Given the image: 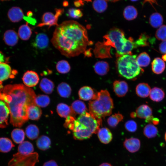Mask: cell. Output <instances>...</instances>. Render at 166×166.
<instances>
[{
  "mask_svg": "<svg viewBox=\"0 0 166 166\" xmlns=\"http://www.w3.org/2000/svg\"><path fill=\"white\" fill-rule=\"evenodd\" d=\"M51 42L62 55L68 57L85 52L90 44L85 28L73 20L64 21L56 26Z\"/></svg>",
  "mask_w": 166,
  "mask_h": 166,
  "instance_id": "6da1fadb",
  "label": "cell"
},
{
  "mask_svg": "<svg viewBox=\"0 0 166 166\" xmlns=\"http://www.w3.org/2000/svg\"><path fill=\"white\" fill-rule=\"evenodd\" d=\"M36 97L32 89L22 84L8 85L4 87L0 100L7 105L10 122L13 126L20 127L28 121V109L30 105L35 104Z\"/></svg>",
  "mask_w": 166,
  "mask_h": 166,
  "instance_id": "7a4b0ae2",
  "label": "cell"
},
{
  "mask_svg": "<svg viewBox=\"0 0 166 166\" xmlns=\"http://www.w3.org/2000/svg\"><path fill=\"white\" fill-rule=\"evenodd\" d=\"M101 121L89 112H87L80 115L73 122L74 137L80 140L89 138L93 134L97 133Z\"/></svg>",
  "mask_w": 166,
  "mask_h": 166,
  "instance_id": "3957f363",
  "label": "cell"
},
{
  "mask_svg": "<svg viewBox=\"0 0 166 166\" xmlns=\"http://www.w3.org/2000/svg\"><path fill=\"white\" fill-rule=\"evenodd\" d=\"M89 113L99 120H102V118L111 115L113 103L108 91L102 90L95 93L89 102Z\"/></svg>",
  "mask_w": 166,
  "mask_h": 166,
  "instance_id": "277c9868",
  "label": "cell"
},
{
  "mask_svg": "<svg viewBox=\"0 0 166 166\" xmlns=\"http://www.w3.org/2000/svg\"><path fill=\"white\" fill-rule=\"evenodd\" d=\"M105 45L111 46L115 48L120 56L131 54V51L135 48L134 42L132 38L126 39L124 32L119 29L114 28L110 30L104 37Z\"/></svg>",
  "mask_w": 166,
  "mask_h": 166,
  "instance_id": "5b68a950",
  "label": "cell"
},
{
  "mask_svg": "<svg viewBox=\"0 0 166 166\" xmlns=\"http://www.w3.org/2000/svg\"><path fill=\"white\" fill-rule=\"evenodd\" d=\"M136 55L126 54L119 57L117 61L118 72L122 77L128 79L135 78L142 70L137 63Z\"/></svg>",
  "mask_w": 166,
  "mask_h": 166,
  "instance_id": "8992f818",
  "label": "cell"
},
{
  "mask_svg": "<svg viewBox=\"0 0 166 166\" xmlns=\"http://www.w3.org/2000/svg\"><path fill=\"white\" fill-rule=\"evenodd\" d=\"M38 161V155L37 152L23 154L18 152L13 155L7 166H35Z\"/></svg>",
  "mask_w": 166,
  "mask_h": 166,
  "instance_id": "52a82bcc",
  "label": "cell"
},
{
  "mask_svg": "<svg viewBox=\"0 0 166 166\" xmlns=\"http://www.w3.org/2000/svg\"><path fill=\"white\" fill-rule=\"evenodd\" d=\"M55 12V14L49 12L45 13L42 18V22L38 24L37 26L42 27L45 26H47L49 28L52 26H58V18L63 13L64 9H56Z\"/></svg>",
  "mask_w": 166,
  "mask_h": 166,
  "instance_id": "ba28073f",
  "label": "cell"
},
{
  "mask_svg": "<svg viewBox=\"0 0 166 166\" xmlns=\"http://www.w3.org/2000/svg\"><path fill=\"white\" fill-rule=\"evenodd\" d=\"M22 80L25 85L30 88L36 85L39 82V78L36 72L28 70L24 73Z\"/></svg>",
  "mask_w": 166,
  "mask_h": 166,
  "instance_id": "9c48e42d",
  "label": "cell"
},
{
  "mask_svg": "<svg viewBox=\"0 0 166 166\" xmlns=\"http://www.w3.org/2000/svg\"><path fill=\"white\" fill-rule=\"evenodd\" d=\"M10 112L6 104L0 100V128H5L8 125Z\"/></svg>",
  "mask_w": 166,
  "mask_h": 166,
  "instance_id": "30bf717a",
  "label": "cell"
},
{
  "mask_svg": "<svg viewBox=\"0 0 166 166\" xmlns=\"http://www.w3.org/2000/svg\"><path fill=\"white\" fill-rule=\"evenodd\" d=\"M124 147L129 152H135L138 151L140 146V142L138 138L131 137L125 140L124 143Z\"/></svg>",
  "mask_w": 166,
  "mask_h": 166,
  "instance_id": "8fae6325",
  "label": "cell"
},
{
  "mask_svg": "<svg viewBox=\"0 0 166 166\" xmlns=\"http://www.w3.org/2000/svg\"><path fill=\"white\" fill-rule=\"evenodd\" d=\"M113 89L117 96L122 97L124 96L128 92V86L125 81L117 80L113 83Z\"/></svg>",
  "mask_w": 166,
  "mask_h": 166,
  "instance_id": "7c38bea8",
  "label": "cell"
},
{
  "mask_svg": "<svg viewBox=\"0 0 166 166\" xmlns=\"http://www.w3.org/2000/svg\"><path fill=\"white\" fill-rule=\"evenodd\" d=\"M10 66L6 62L0 63V81L2 82L13 77L14 74Z\"/></svg>",
  "mask_w": 166,
  "mask_h": 166,
  "instance_id": "4fadbf2b",
  "label": "cell"
},
{
  "mask_svg": "<svg viewBox=\"0 0 166 166\" xmlns=\"http://www.w3.org/2000/svg\"><path fill=\"white\" fill-rule=\"evenodd\" d=\"M8 16L11 22H19L23 18L24 14L20 8L13 7L9 10Z\"/></svg>",
  "mask_w": 166,
  "mask_h": 166,
  "instance_id": "5bb4252c",
  "label": "cell"
},
{
  "mask_svg": "<svg viewBox=\"0 0 166 166\" xmlns=\"http://www.w3.org/2000/svg\"><path fill=\"white\" fill-rule=\"evenodd\" d=\"M56 110L58 115L61 117L66 118L69 116H75L76 114L73 112L71 107L64 103L58 104Z\"/></svg>",
  "mask_w": 166,
  "mask_h": 166,
  "instance_id": "9a60e30c",
  "label": "cell"
},
{
  "mask_svg": "<svg viewBox=\"0 0 166 166\" xmlns=\"http://www.w3.org/2000/svg\"><path fill=\"white\" fill-rule=\"evenodd\" d=\"M97 134L100 141L104 144L109 143L112 139V134L110 130L106 128H99L97 132Z\"/></svg>",
  "mask_w": 166,
  "mask_h": 166,
  "instance_id": "2e32d148",
  "label": "cell"
},
{
  "mask_svg": "<svg viewBox=\"0 0 166 166\" xmlns=\"http://www.w3.org/2000/svg\"><path fill=\"white\" fill-rule=\"evenodd\" d=\"M3 39L5 43L10 46H13L18 41V36L17 33L13 30H8L4 34Z\"/></svg>",
  "mask_w": 166,
  "mask_h": 166,
  "instance_id": "e0dca14e",
  "label": "cell"
},
{
  "mask_svg": "<svg viewBox=\"0 0 166 166\" xmlns=\"http://www.w3.org/2000/svg\"><path fill=\"white\" fill-rule=\"evenodd\" d=\"M95 94L93 89L88 86L82 87L78 91V95L80 99L84 101L91 100Z\"/></svg>",
  "mask_w": 166,
  "mask_h": 166,
  "instance_id": "ac0fdd59",
  "label": "cell"
},
{
  "mask_svg": "<svg viewBox=\"0 0 166 166\" xmlns=\"http://www.w3.org/2000/svg\"><path fill=\"white\" fill-rule=\"evenodd\" d=\"M42 111L40 107L35 104L30 106L27 110V115L29 119L32 120H38L41 117Z\"/></svg>",
  "mask_w": 166,
  "mask_h": 166,
  "instance_id": "d6986e66",
  "label": "cell"
},
{
  "mask_svg": "<svg viewBox=\"0 0 166 166\" xmlns=\"http://www.w3.org/2000/svg\"><path fill=\"white\" fill-rule=\"evenodd\" d=\"M165 65L164 61L160 57L155 58L152 62L153 72L156 74L161 73L164 70Z\"/></svg>",
  "mask_w": 166,
  "mask_h": 166,
  "instance_id": "ffe728a7",
  "label": "cell"
},
{
  "mask_svg": "<svg viewBox=\"0 0 166 166\" xmlns=\"http://www.w3.org/2000/svg\"><path fill=\"white\" fill-rule=\"evenodd\" d=\"M39 87L44 93L50 94L52 93L54 87L53 83L50 80L46 78H43L40 82Z\"/></svg>",
  "mask_w": 166,
  "mask_h": 166,
  "instance_id": "44dd1931",
  "label": "cell"
},
{
  "mask_svg": "<svg viewBox=\"0 0 166 166\" xmlns=\"http://www.w3.org/2000/svg\"><path fill=\"white\" fill-rule=\"evenodd\" d=\"M136 117L140 118L146 119L152 116V110L148 105H142L139 106L136 109L135 112Z\"/></svg>",
  "mask_w": 166,
  "mask_h": 166,
  "instance_id": "7402d4cb",
  "label": "cell"
},
{
  "mask_svg": "<svg viewBox=\"0 0 166 166\" xmlns=\"http://www.w3.org/2000/svg\"><path fill=\"white\" fill-rule=\"evenodd\" d=\"M151 91L150 87L146 83H142L139 84L136 86V92L137 95L141 97H148Z\"/></svg>",
  "mask_w": 166,
  "mask_h": 166,
  "instance_id": "603a6c76",
  "label": "cell"
},
{
  "mask_svg": "<svg viewBox=\"0 0 166 166\" xmlns=\"http://www.w3.org/2000/svg\"><path fill=\"white\" fill-rule=\"evenodd\" d=\"M48 43L47 36L44 34L40 33L37 35L34 45L38 48L44 49L48 46Z\"/></svg>",
  "mask_w": 166,
  "mask_h": 166,
  "instance_id": "cb8c5ba5",
  "label": "cell"
},
{
  "mask_svg": "<svg viewBox=\"0 0 166 166\" xmlns=\"http://www.w3.org/2000/svg\"><path fill=\"white\" fill-rule=\"evenodd\" d=\"M94 68L96 73L100 75L103 76L106 74L108 72L109 66L106 62L101 61L95 63Z\"/></svg>",
  "mask_w": 166,
  "mask_h": 166,
  "instance_id": "d4e9b609",
  "label": "cell"
},
{
  "mask_svg": "<svg viewBox=\"0 0 166 166\" xmlns=\"http://www.w3.org/2000/svg\"><path fill=\"white\" fill-rule=\"evenodd\" d=\"M165 93L163 90L161 89L154 87L150 91L149 97L153 101L159 102L161 101L164 98Z\"/></svg>",
  "mask_w": 166,
  "mask_h": 166,
  "instance_id": "484cf974",
  "label": "cell"
},
{
  "mask_svg": "<svg viewBox=\"0 0 166 166\" xmlns=\"http://www.w3.org/2000/svg\"><path fill=\"white\" fill-rule=\"evenodd\" d=\"M57 90L59 95L64 98L69 97L71 93V87L65 82H63L59 84L57 87Z\"/></svg>",
  "mask_w": 166,
  "mask_h": 166,
  "instance_id": "4316f807",
  "label": "cell"
},
{
  "mask_svg": "<svg viewBox=\"0 0 166 166\" xmlns=\"http://www.w3.org/2000/svg\"><path fill=\"white\" fill-rule=\"evenodd\" d=\"M71 108L75 114L81 115L87 112V110L84 103L79 100L73 101L71 104Z\"/></svg>",
  "mask_w": 166,
  "mask_h": 166,
  "instance_id": "83f0119b",
  "label": "cell"
},
{
  "mask_svg": "<svg viewBox=\"0 0 166 166\" xmlns=\"http://www.w3.org/2000/svg\"><path fill=\"white\" fill-rule=\"evenodd\" d=\"M51 141L49 138L45 135L40 136L37 140L36 144L38 148L42 150H45L50 147Z\"/></svg>",
  "mask_w": 166,
  "mask_h": 166,
  "instance_id": "f1b7e54d",
  "label": "cell"
},
{
  "mask_svg": "<svg viewBox=\"0 0 166 166\" xmlns=\"http://www.w3.org/2000/svg\"><path fill=\"white\" fill-rule=\"evenodd\" d=\"M14 147L11 140L7 138H0V152H7L10 151Z\"/></svg>",
  "mask_w": 166,
  "mask_h": 166,
  "instance_id": "f546056e",
  "label": "cell"
},
{
  "mask_svg": "<svg viewBox=\"0 0 166 166\" xmlns=\"http://www.w3.org/2000/svg\"><path fill=\"white\" fill-rule=\"evenodd\" d=\"M163 19L161 15L156 12L152 14L149 19V23L151 26L155 28L160 27L162 25Z\"/></svg>",
  "mask_w": 166,
  "mask_h": 166,
  "instance_id": "4dcf8cb0",
  "label": "cell"
},
{
  "mask_svg": "<svg viewBox=\"0 0 166 166\" xmlns=\"http://www.w3.org/2000/svg\"><path fill=\"white\" fill-rule=\"evenodd\" d=\"M32 31L27 23L21 26L18 30V34L20 38L23 40H28L31 36Z\"/></svg>",
  "mask_w": 166,
  "mask_h": 166,
  "instance_id": "1f68e13d",
  "label": "cell"
},
{
  "mask_svg": "<svg viewBox=\"0 0 166 166\" xmlns=\"http://www.w3.org/2000/svg\"><path fill=\"white\" fill-rule=\"evenodd\" d=\"M34 146L28 141H25L20 144L18 148V152L23 154H29L33 153Z\"/></svg>",
  "mask_w": 166,
  "mask_h": 166,
  "instance_id": "d6a6232c",
  "label": "cell"
},
{
  "mask_svg": "<svg viewBox=\"0 0 166 166\" xmlns=\"http://www.w3.org/2000/svg\"><path fill=\"white\" fill-rule=\"evenodd\" d=\"M39 133L38 128L34 124H30L26 128V135L28 138L30 139L33 140L37 138Z\"/></svg>",
  "mask_w": 166,
  "mask_h": 166,
  "instance_id": "836d02e7",
  "label": "cell"
},
{
  "mask_svg": "<svg viewBox=\"0 0 166 166\" xmlns=\"http://www.w3.org/2000/svg\"><path fill=\"white\" fill-rule=\"evenodd\" d=\"M25 134L24 131L20 128H15L12 132L11 137L14 142L17 144H21L25 138Z\"/></svg>",
  "mask_w": 166,
  "mask_h": 166,
  "instance_id": "e575fe53",
  "label": "cell"
},
{
  "mask_svg": "<svg viewBox=\"0 0 166 166\" xmlns=\"http://www.w3.org/2000/svg\"><path fill=\"white\" fill-rule=\"evenodd\" d=\"M137 11L133 6H129L124 9L123 15L124 18L127 20H132L135 19L137 16Z\"/></svg>",
  "mask_w": 166,
  "mask_h": 166,
  "instance_id": "d590c367",
  "label": "cell"
},
{
  "mask_svg": "<svg viewBox=\"0 0 166 166\" xmlns=\"http://www.w3.org/2000/svg\"><path fill=\"white\" fill-rule=\"evenodd\" d=\"M144 135L148 138L155 137L158 133L157 128L151 124L147 125L144 129Z\"/></svg>",
  "mask_w": 166,
  "mask_h": 166,
  "instance_id": "8d00e7d4",
  "label": "cell"
},
{
  "mask_svg": "<svg viewBox=\"0 0 166 166\" xmlns=\"http://www.w3.org/2000/svg\"><path fill=\"white\" fill-rule=\"evenodd\" d=\"M137 63L140 67L148 66L150 62V58L148 54L145 52L140 53L136 59Z\"/></svg>",
  "mask_w": 166,
  "mask_h": 166,
  "instance_id": "74e56055",
  "label": "cell"
},
{
  "mask_svg": "<svg viewBox=\"0 0 166 166\" xmlns=\"http://www.w3.org/2000/svg\"><path fill=\"white\" fill-rule=\"evenodd\" d=\"M50 102L49 97L45 95H38L36 96L35 99V104L39 107H46L49 104Z\"/></svg>",
  "mask_w": 166,
  "mask_h": 166,
  "instance_id": "f35d334b",
  "label": "cell"
},
{
  "mask_svg": "<svg viewBox=\"0 0 166 166\" xmlns=\"http://www.w3.org/2000/svg\"><path fill=\"white\" fill-rule=\"evenodd\" d=\"M57 71L62 74L68 73L70 70V65L67 61L62 60L57 62L56 65Z\"/></svg>",
  "mask_w": 166,
  "mask_h": 166,
  "instance_id": "ab89813d",
  "label": "cell"
},
{
  "mask_svg": "<svg viewBox=\"0 0 166 166\" xmlns=\"http://www.w3.org/2000/svg\"><path fill=\"white\" fill-rule=\"evenodd\" d=\"M123 117L120 113H116L109 117L107 119L108 124L111 127H116L123 119Z\"/></svg>",
  "mask_w": 166,
  "mask_h": 166,
  "instance_id": "60d3db41",
  "label": "cell"
},
{
  "mask_svg": "<svg viewBox=\"0 0 166 166\" xmlns=\"http://www.w3.org/2000/svg\"><path fill=\"white\" fill-rule=\"evenodd\" d=\"M93 6L97 12L102 13L106 9L107 3L106 1L105 0H95L93 2Z\"/></svg>",
  "mask_w": 166,
  "mask_h": 166,
  "instance_id": "b9f144b4",
  "label": "cell"
},
{
  "mask_svg": "<svg viewBox=\"0 0 166 166\" xmlns=\"http://www.w3.org/2000/svg\"><path fill=\"white\" fill-rule=\"evenodd\" d=\"M148 36L144 33L142 34L138 39L134 42L135 48L139 46H144L149 45L147 42Z\"/></svg>",
  "mask_w": 166,
  "mask_h": 166,
  "instance_id": "7bdbcfd3",
  "label": "cell"
},
{
  "mask_svg": "<svg viewBox=\"0 0 166 166\" xmlns=\"http://www.w3.org/2000/svg\"><path fill=\"white\" fill-rule=\"evenodd\" d=\"M155 36L159 40L166 41V25H163L159 27L156 32Z\"/></svg>",
  "mask_w": 166,
  "mask_h": 166,
  "instance_id": "ee69618b",
  "label": "cell"
},
{
  "mask_svg": "<svg viewBox=\"0 0 166 166\" xmlns=\"http://www.w3.org/2000/svg\"><path fill=\"white\" fill-rule=\"evenodd\" d=\"M124 126L127 130L130 132H134L137 129V124L133 120H131L127 121L125 123Z\"/></svg>",
  "mask_w": 166,
  "mask_h": 166,
  "instance_id": "f6af8a7d",
  "label": "cell"
},
{
  "mask_svg": "<svg viewBox=\"0 0 166 166\" xmlns=\"http://www.w3.org/2000/svg\"><path fill=\"white\" fill-rule=\"evenodd\" d=\"M68 14L70 17L76 18L81 17L83 15L82 13L80 10L73 8L69 10Z\"/></svg>",
  "mask_w": 166,
  "mask_h": 166,
  "instance_id": "bcb514c9",
  "label": "cell"
},
{
  "mask_svg": "<svg viewBox=\"0 0 166 166\" xmlns=\"http://www.w3.org/2000/svg\"><path fill=\"white\" fill-rule=\"evenodd\" d=\"M159 49L161 53L166 54V41H163L160 44Z\"/></svg>",
  "mask_w": 166,
  "mask_h": 166,
  "instance_id": "7dc6e473",
  "label": "cell"
},
{
  "mask_svg": "<svg viewBox=\"0 0 166 166\" xmlns=\"http://www.w3.org/2000/svg\"><path fill=\"white\" fill-rule=\"evenodd\" d=\"M43 166H58V165L55 161L51 160L44 163Z\"/></svg>",
  "mask_w": 166,
  "mask_h": 166,
  "instance_id": "c3c4849f",
  "label": "cell"
},
{
  "mask_svg": "<svg viewBox=\"0 0 166 166\" xmlns=\"http://www.w3.org/2000/svg\"><path fill=\"white\" fill-rule=\"evenodd\" d=\"M23 18L27 22L32 25H34L36 23L35 19L29 17H24Z\"/></svg>",
  "mask_w": 166,
  "mask_h": 166,
  "instance_id": "681fc988",
  "label": "cell"
},
{
  "mask_svg": "<svg viewBox=\"0 0 166 166\" xmlns=\"http://www.w3.org/2000/svg\"><path fill=\"white\" fill-rule=\"evenodd\" d=\"M6 59L4 54L0 51V63L4 62Z\"/></svg>",
  "mask_w": 166,
  "mask_h": 166,
  "instance_id": "f907efd6",
  "label": "cell"
},
{
  "mask_svg": "<svg viewBox=\"0 0 166 166\" xmlns=\"http://www.w3.org/2000/svg\"><path fill=\"white\" fill-rule=\"evenodd\" d=\"M154 118L153 116H151L146 118L145 121L147 123H151L152 122V120Z\"/></svg>",
  "mask_w": 166,
  "mask_h": 166,
  "instance_id": "816d5d0a",
  "label": "cell"
},
{
  "mask_svg": "<svg viewBox=\"0 0 166 166\" xmlns=\"http://www.w3.org/2000/svg\"><path fill=\"white\" fill-rule=\"evenodd\" d=\"M152 122L154 125H157L159 123V120L158 118H154Z\"/></svg>",
  "mask_w": 166,
  "mask_h": 166,
  "instance_id": "f5cc1de1",
  "label": "cell"
},
{
  "mask_svg": "<svg viewBox=\"0 0 166 166\" xmlns=\"http://www.w3.org/2000/svg\"><path fill=\"white\" fill-rule=\"evenodd\" d=\"M81 1H76L74 2V4L77 7H79L81 6Z\"/></svg>",
  "mask_w": 166,
  "mask_h": 166,
  "instance_id": "db71d44e",
  "label": "cell"
},
{
  "mask_svg": "<svg viewBox=\"0 0 166 166\" xmlns=\"http://www.w3.org/2000/svg\"><path fill=\"white\" fill-rule=\"evenodd\" d=\"M99 166H112L111 164L108 163H104L100 164Z\"/></svg>",
  "mask_w": 166,
  "mask_h": 166,
  "instance_id": "11a10c76",
  "label": "cell"
},
{
  "mask_svg": "<svg viewBox=\"0 0 166 166\" xmlns=\"http://www.w3.org/2000/svg\"><path fill=\"white\" fill-rule=\"evenodd\" d=\"M3 86L2 85V83L0 81V94H1L2 91L3 89Z\"/></svg>",
  "mask_w": 166,
  "mask_h": 166,
  "instance_id": "9f6ffc18",
  "label": "cell"
},
{
  "mask_svg": "<svg viewBox=\"0 0 166 166\" xmlns=\"http://www.w3.org/2000/svg\"><path fill=\"white\" fill-rule=\"evenodd\" d=\"M131 116L133 118L136 117V115L135 112H133L131 114Z\"/></svg>",
  "mask_w": 166,
  "mask_h": 166,
  "instance_id": "6f0895ef",
  "label": "cell"
},
{
  "mask_svg": "<svg viewBox=\"0 0 166 166\" xmlns=\"http://www.w3.org/2000/svg\"><path fill=\"white\" fill-rule=\"evenodd\" d=\"M33 14L32 12L31 11H29L27 13V16L29 17H31Z\"/></svg>",
  "mask_w": 166,
  "mask_h": 166,
  "instance_id": "680465c9",
  "label": "cell"
},
{
  "mask_svg": "<svg viewBox=\"0 0 166 166\" xmlns=\"http://www.w3.org/2000/svg\"><path fill=\"white\" fill-rule=\"evenodd\" d=\"M162 58L164 61H166V54L162 55Z\"/></svg>",
  "mask_w": 166,
  "mask_h": 166,
  "instance_id": "91938a15",
  "label": "cell"
},
{
  "mask_svg": "<svg viewBox=\"0 0 166 166\" xmlns=\"http://www.w3.org/2000/svg\"><path fill=\"white\" fill-rule=\"evenodd\" d=\"M63 6H66L68 5V2H67L65 1V2H63Z\"/></svg>",
  "mask_w": 166,
  "mask_h": 166,
  "instance_id": "94428289",
  "label": "cell"
},
{
  "mask_svg": "<svg viewBox=\"0 0 166 166\" xmlns=\"http://www.w3.org/2000/svg\"><path fill=\"white\" fill-rule=\"evenodd\" d=\"M164 139H165V140L166 142V132L165 134V135H164Z\"/></svg>",
  "mask_w": 166,
  "mask_h": 166,
  "instance_id": "6125c7cd",
  "label": "cell"
}]
</instances>
